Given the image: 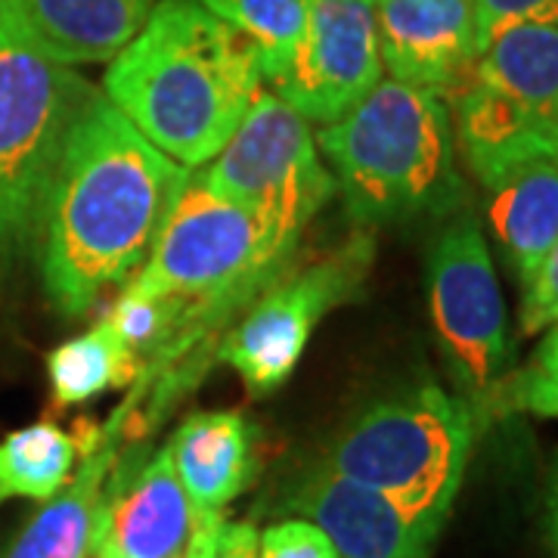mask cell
<instances>
[{
    "mask_svg": "<svg viewBox=\"0 0 558 558\" xmlns=\"http://www.w3.org/2000/svg\"><path fill=\"white\" fill-rule=\"evenodd\" d=\"M186 178L190 168L156 149L102 90L94 94L62 146L35 255L62 317H84L143 267Z\"/></svg>",
    "mask_w": 558,
    "mask_h": 558,
    "instance_id": "6da1fadb",
    "label": "cell"
},
{
    "mask_svg": "<svg viewBox=\"0 0 558 558\" xmlns=\"http://www.w3.org/2000/svg\"><path fill=\"white\" fill-rule=\"evenodd\" d=\"M258 50L199 0H156L109 60L102 94L168 159L196 171L258 100Z\"/></svg>",
    "mask_w": 558,
    "mask_h": 558,
    "instance_id": "7a4b0ae2",
    "label": "cell"
},
{
    "mask_svg": "<svg viewBox=\"0 0 558 558\" xmlns=\"http://www.w3.org/2000/svg\"><path fill=\"white\" fill-rule=\"evenodd\" d=\"M317 149L363 227L444 215L462 202L457 131L438 90L379 81L348 116L319 128Z\"/></svg>",
    "mask_w": 558,
    "mask_h": 558,
    "instance_id": "3957f363",
    "label": "cell"
},
{
    "mask_svg": "<svg viewBox=\"0 0 558 558\" xmlns=\"http://www.w3.org/2000/svg\"><path fill=\"white\" fill-rule=\"evenodd\" d=\"M289 258L255 211L215 193L199 171H190L161 220L149 258L128 286L140 295L178 301L183 307L178 336L159 360L186 351L196 339H205L202 332L208 326L233 317L286 274Z\"/></svg>",
    "mask_w": 558,
    "mask_h": 558,
    "instance_id": "277c9868",
    "label": "cell"
},
{
    "mask_svg": "<svg viewBox=\"0 0 558 558\" xmlns=\"http://www.w3.org/2000/svg\"><path fill=\"white\" fill-rule=\"evenodd\" d=\"M94 94L40 44L20 3L0 0V279L38 255L62 146Z\"/></svg>",
    "mask_w": 558,
    "mask_h": 558,
    "instance_id": "5b68a950",
    "label": "cell"
},
{
    "mask_svg": "<svg viewBox=\"0 0 558 558\" xmlns=\"http://www.w3.org/2000/svg\"><path fill=\"white\" fill-rule=\"evenodd\" d=\"M475 444V407L422 385L363 410L319 459L336 475L447 521Z\"/></svg>",
    "mask_w": 558,
    "mask_h": 558,
    "instance_id": "8992f818",
    "label": "cell"
},
{
    "mask_svg": "<svg viewBox=\"0 0 558 558\" xmlns=\"http://www.w3.org/2000/svg\"><path fill=\"white\" fill-rule=\"evenodd\" d=\"M457 100L459 149L481 186L524 161L558 159V32L515 25L478 53Z\"/></svg>",
    "mask_w": 558,
    "mask_h": 558,
    "instance_id": "52a82bcc",
    "label": "cell"
},
{
    "mask_svg": "<svg viewBox=\"0 0 558 558\" xmlns=\"http://www.w3.org/2000/svg\"><path fill=\"white\" fill-rule=\"evenodd\" d=\"M196 171L215 193L255 211L286 255L295 252L304 227L336 193L311 121L264 90L230 143Z\"/></svg>",
    "mask_w": 558,
    "mask_h": 558,
    "instance_id": "ba28073f",
    "label": "cell"
},
{
    "mask_svg": "<svg viewBox=\"0 0 558 558\" xmlns=\"http://www.w3.org/2000/svg\"><path fill=\"white\" fill-rule=\"evenodd\" d=\"M428 311L440 351L472 400L502 385L512 360L497 267L472 215L450 220L428 252Z\"/></svg>",
    "mask_w": 558,
    "mask_h": 558,
    "instance_id": "9c48e42d",
    "label": "cell"
},
{
    "mask_svg": "<svg viewBox=\"0 0 558 558\" xmlns=\"http://www.w3.org/2000/svg\"><path fill=\"white\" fill-rule=\"evenodd\" d=\"M373 258V240L357 236L289 277L279 274L260 292L220 348L248 395H270L289 381L323 317L357 292Z\"/></svg>",
    "mask_w": 558,
    "mask_h": 558,
    "instance_id": "30bf717a",
    "label": "cell"
},
{
    "mask_svg": "<svg viewBox=\"0 0 558 558\" xmlns=\"http://www.w3.org/2000/svg\"><path fill=\"white\" fill-rule=\"evenodd\" d=\"M376 13L363 0H307V32L286 72L270 84L311 124L348 116L381 81Z\"/></svg>",
    "mask_w": 558,
    "mask_h": 558,
    "instance_id": "8fae6325",
    "label": "cell"
},
{
    "mask_svg": "<svg viewBox=\"0 0 558 558\" xmlns=\"http://www.w3.org/2000/svg\"><path fill=\"white\" fill-rule=\"evenodd\" d=\"M289 512L317 524L339 558H428L444 521L336 475L317 462L286 497Z\"/></svg>",
    "mask_w": 558,
    "mask_h": 558,
    "instance_id": "7c38bea8",
    "label": "cell"
},
{
    "mask_svg": "<svg viewBox=\"0 0 558 558\" xmlns=\"http://www.w3.org/2000/svg\"><path fill=\"white\" fill-rule=\"evenodd\" d=\"M193 506L178 478L171 447L149 459H116L106 481L90 553L119 558H183L193 534Z\"/></svg>",
    "mask_w": 558,
    "mask_h": 558,
    "instance_id": "4fadbf2b",
    "label": "cell"
},
{
    "mask_svg": "<svg viewBox=\"0 0 558 558\" xmlns=\"http://www.w3.org/2000/svg\"><path fill=\"white\" fill-rule=\"evenodd\" d=\"M381 62L391 78L450 97L478 60L472 0H376Z\"/></svg>",
    "mask_w": 558,
    "mask_h": 558,
    "instance_id": "5bb4252c",
    "label": "cell"
},
{
    "mask_svg": "<svg viewBox=\"0 0 558 558\" xmlns=\"http://www.w3.org/2000/svg\"><path fill=\"white\" fill-rule=\"evenodd\" d=\"M137 391L121 403L109 425H102L97 438L84 447V462L72 478L50 499H44L35 519L22 527V534L0 558H87L94 549L97 519H100L106 481L116 469L121 440L131 438V422L143 398V381H134Z\"/></svg>",
    "mask_w": 558,
    "mask_h": 558,
    "instance_id": "9a60e30c",
    "label": "cell"
},
{
    "mask_svg": "<svg viewBox=\"0 0 558 558\" xmlns=\"http://www.w3.org/2000/svg\"><path fill=\"white\" fill-rule=\"evenodd\" d=\"M168 447L193 515L223 512L258 472L255 428L233 410L186 416Z\"/></svg>",
    "mask_w": 558,
    "mask_h": 558,
    "instance_id": "2e32d148",
    "label": "cell"
},
{
    "mask_svg": "<svg viewBox=\"0 0 558 558\" xmlns=\"http://www.w3.org/2000/svg\"><path fill=\"white\" fill-rule=\"evenodd\" d=\"M484 190L494 236L524 289L558 242V161H524Z\"/></svg>",
    "mask_w": 558,
    "mask_h": 558,
    "instance_id": "e0dca14e",
    "label": "cell"
},
{
    "mask_svg": "<svg viewBox=\"0 0 558 558\" xmlns=\"http://www.w3.org/2000/svg\"><path fill=\"white\" fill-rule=\"evenodd\" d=\"M38 40L65 65L109 62L143 28L156 0H16Z\"/></svg>",
    "mask_w": 558,
    "mask_h": 558,
    "instance_id": "ac0fdd59",
    "label": "cell"
},
{
    "mask_svg": "<svg viewBox=\"0 0 558 558\" xmlns=\"http://www.w3.org/2000/svg\"><path fill=\"white\" fill-rule=\"evenodd\" d=\"M137 360V354L112 329V323L102 317L84 336L50 351L47 376L53 400L60 407H78L100 398L109 388L134 385L140 376Z\"/></svg>",
    "mask_w": 558,
    "mask_h": 558,
    "instance_id": "d6986e66",
    "label": "cell"
},
{
    "mask_svg": "<svg viewBox=\"0 0 558 558\" xmlns=\"http://www.w3.org/2000/svg\"><path fill=\"white\" fill-rule=\"evenodd\" d=\"M78 440L53 422H35L0 440V502L50 499L72 478Z\"/></svg>",
    "mask_w": 558,
    "mask_h": 558,
    "instance_id": "ffe728a7",
    "label": "cell"
},
{
    "mask_svg": "<svg viewBox=\"0 0 558 558\" xmlns=\"http://www.w3.org/2000/svg\"><path fill=\"white\" fill-rule=\"evenodd\" d=\"M258 50L260 72L270 84L286 72L307 32V0H199Z\"/></svg>",
    "mask_w": 558,
    "mask_h": 558,
    "instance_id": "44dd1931",
    "label": "cell"
},
{
    "mask_svg": "<svg viewBox=\"0 0 558 558\" xmlns=\"http://www.w3.org/2000/svg\"><path fill=\"white\" fill-rule=\"evenodd\" d=\"M180 314H183V307L178 301L149 299V295L134 292V289H124V295L112 304L106 319L112 323V329L119 332L121 341L140 357V354L156 351V348L161 354L174 341Z\"/></svg>",
    "mask_w": 558,
    "mask_h": 558,
    "instance_id": "7402d4cb",
    "label": "cell"
},
{
    "mask_svg": "<svg viewBox=\"0 0 558 558\" xmlns=\"http://www.w3.org/2000/svg\"><path fill=\"white\" fill-rule=\"evenodd\" d=\"M509 403L534 416L558 418V323L539 341L531 363L509 381Z\"/></svg>",
    "mask_w": 558,
    "mask_h": 558,
    "instance_id": "603a6c76",
    "label": "cell"
},
{
    "mask_svg": "<svg viewBox=\"0 0 558 558\" xmlns=\"http://www.w3.org/2000/svg\"><path fill=\"white\" fill-rule=\"evenodd\" d=\"M260 534L252 521H233L223 512L196 515L183 558H258Z\"/></svg>",
    "mask_w": 558,
    "mask_h": 558,
    "instance_id": "cb8c5ba5",
    "label": "cell"
},
{
    "mask_svg": "<svg viewBox=\"0 0 558 558\" xmlns=\"http://www.w3.org/2000/svg\"><path fill=\"white\" fill-rule=\"evenodd\" d=\"M478 53L515 25H543L558 32V0H472Z\"/></svg>",
    "mask_w": 558,
    "mask_h": 558,
    "instance_id": "d4e9b609",
    "label": "cell"
},
{
    "mask_svg": "<svg viewBox=\"0 0 558 558\" xmlns=\"http://www.w3.org/2000/svg\"><path fill=\"white\" fill-rule=\"evenodd\" d=\"M258 558H339L332 539L317 524L304 519H286L260 534Z\"/></svg>",
    "mask_w": 558,
    "mask_h": 558,
    "instance_id": "484cf974",
    "label": "cell"
},
{
    "mask_svg": "<svg viewBox=\"0 0 558 558\" xmlns=\"http://www.w3.org/2000/svg\"><path fill=\"white\" fill-rule=\"evenodd\" d=\"M558 323V242L539 260L537 274L524 286L521 299V336H539Z\"/></svg>",
    "mask_w": 558,
    "mask_h": 558,
    "instance_id": "4316f807",
    "label": "cell"
},
{
    "mask_svg": "<svg viewBox=\"0 0 558 558\" xmlns=\"http://www.w3.org/2000/svg\"><path fill=\"white\" fill-rule=\"evenodd\" d=\"M549 543H553V556L558 558V459L549 484Z\"/></svg>",
    "mask_w": 558,
    "mask_h": 558,
    "instance_id": "83f0119b",
    "label": "cell"
},
{
    "mask_svg": "<svg viewBox=\"0 0 558 558\" xmlns=\"http://www.w3.org/2000/svg\"><path fill=\"white\" fill-rule=\"evenodd\" d=\"M94 558H119V556H112V553H94Z\"/></svg>",
    "mask_w": 558,
    "mask_h": 558,
    "instance_id": "f1b7e54d",
    "label": "cell"
},
{
    "mask_svg": "<svg viewBox=\"0 0 558 558\" xmlns=\"http://www.w3.org/2000/svg\"><path fill=\"white\" fill-rule=\"evenodd\" d=\"M363 3H369V7H373V3H376V0H363Z\"/></svg>",
    "mask_w": 558,
    "mask_h": 558,
    "instance_id": "f546056e",
    "label": "cell"
},
{
    "mask_svg": "<svg viewBox=\"0 0 558 558\" xmlns=\"http://www.w3.org/2000/svg\"><path fill=\"white\" fill-rule=\"evenodd\" d=\"M556 161H558V159H556Z\"/></svg>",
    "mask_w": 558,
    "mask_h": 558,
    "instance_id": "4dcf8cb0",
    "label": "cell"
}]
</instances>
